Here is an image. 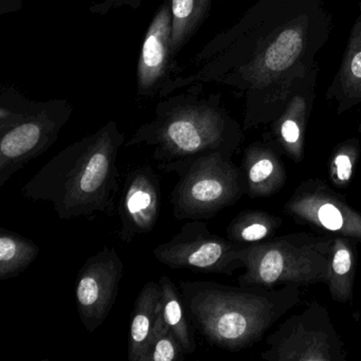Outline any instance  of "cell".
I'll return each mask as SVG.
<instances>
[{
  "instance_id": "1",
  "label": "cell",
  "mask_w": 361,
  "mask_h": 361,
  "mask_svg": "<svg viewBox=\"0 0 361 361\" xmlns=\"http://www.w3.org/2000/svg\"><path fill=\"white\" fill-rule=\"evenodd\" d=\"M331 30L322 0H257L194 56L197 71L176 78L164 98L193 84H221L244 98L245 132L270 126L318 67Z\"/></svg>"
},
{
  "instance_id": "2",
  "label": "cell",
  "mask_w": 361,
  "mask_h": 361,
  "mask_svg": "<svg viewBox=\"0 0 361 361\" xmlns=\"http://www.w3.org/2000/svg\"><path fill=\"white\" fill-rule=\"evenodd\" d=\"M126 135L117 122L75 141L51 158L22 188L32 202H50L60 219L114 216L119 191L117 160Z\"/></svg>"
},
{
  "instance_id": "3",
  "label": "cell",
  "mask_w": 361,
  "mask_h": 361,
  "mask_svg": "<svg viewBox=\"0 0 361 361\" xmlns=\"http://www.w3.org/2000/svg\"><path fill=\"white\" fill-rule=\"evenodd\" d=\"M178 287L198 333L211 345L231 352L259 342L276 321L301 303L303 293L293 284L268 288L180 281Z\"/></svg>"
},
{
  "instance_id": "4",
  "label": "cell",
  "mask_w": 361,
  "mask_h": 361,
  "mask_svg": "<svg viewBox=\"0 0 361 361\" xmlns=\"http://www.w3.org/2000/svg\"><path fill=\"white\" fill-rule=\"evenodd\" d=\"M202 85L193 84L159 101L155 118L139 126L126 147H154L157 162L213 152L233 155L244 140V128L224 107L221 96L204 94Z\"/></svg>"
},
{
  "instance_id": "5",
  "label": "cell",
  "mask_w": 361,
  "mask_h": 361,
  "mask_svg": "<svg viewBox=\"0 0 361 361\" xmlns=\"http://www.w3.org/2000/svg\"><path fill=\"white\" fill-rule=\"evenodd\" d=\"M65 99L33 101L12 85L0 90V188L58 141L73 116Z\"/></svg>"
},
{
  "instance_id": "6",
  "label": "cell",
  "mask_w": 361,
  "mask_h": 361,
  "mask_svg": "<svg viewBox=\"0 0 361 361\" xmlns=\"http://www.w3.org/2000/svg\"><path fill=\"white\" fill-rule=\"evenodd\" d=\"M334 238L288 233L244 246L240 286L314 285L329 281Z\"/></svg>"
},
{
  "instance_id": "7",
  "label": "cell",
  "mask_w": 361,
  "mask_h": 361,
  "mask_svg": "<svg viewBox=\"0 0 361 361\" xmlns=\"http://www.w3.org/2000/svg\"><path fill=\"white\" fill-rule=\"evenodd\" d=\"M157 166L178 176L170 195L173 216L178 221L213 219L247 194L242 168L232 156L219 152L157 162Z\"/></svg>"
},
{
  "instance_id": "8",
  "label": "cell",
  "mask_w": 361,
  "mask_h": 361,
  "mask_svg": "<svg viewBox=\"0 0 361 361\" xmlns=\"http://www.w3.org/2000/svg\"><path fill=\"white\" fill-rule=\"evenodd\" d=\"M267 361H345V345L326 307L312 302L287 318L266 339Z\"/></svg>"
},
{
  "instance_id": "9",
  "label": "cell",
  "mask_w": 361,
  "mask_h": 361,
  "mask_svg": "<svg viewBox=\"0 0 361 361\" xmlns=\"http://www.w3.org/2000/svg\"><path fill=\"white\" fill-rule=\"evenodd\" d=\"M244 246L210 232L202 221H190L170 240L158 245L154 257L172 269L231 276L244 268Z\"/></svg>"
},
{
  "instance_id": "10",
  "label": "cell",
  "mask_w": 361,
  "mask_h": 361,
  "mask_svg": "<svg viewBox=\"0 0 361 361\" xmlns=\"http://www.w3.org/2000/svg\"><path fill=\"white\" fill-rule=\"evenodd\" d=\"M284 212L297 224L361 240V213L321 179L300 183L285 204Z\"/></svg>"
},
{
  "instance_id": "11",
  "label": "cell",
  "mask_w": 361,
  "mask_h": 361,
  "mask_svg": "<svg viewBox=\"0 0 361 361\" xmlns=\"http://www.w3.org/2000/svg\"><path fill=\"white\" fill-rule=\"evenodd\" d=\"M123 276V262L115 248L104 246L88 257L75 281V301L86 331H97L111 314Z\"/></svg>"
},
{
  "instance_id": "12",
  "label": "cell",
  "mask_w": 361,
  "mask_h": 361,
  "mask_svg": "<svg viewBox=\"0 0 361 361\" xmlns=\"http://www.w3.org/2000/svg\"><path fill=\"white\" fill-rule=\"evenodd\" d=\"M172 14L170 0H164L143 37L136 67V94L139 99L164 98V92L183 68L173 56Z\"/></svg>"
},
{
  "instance_id": "13",
  "label": "cell",
  "mask_w": 361,
  "mask_h": 361,
  "mask_svg": "<svg viewBox=\"0 0 361 361\" xmlns=\"http://www.w3.org/2000/svg\"><path fill=\"white\" fill-rule=\"evenodd\" d=\"M161 210V187L151 166L134 169L126 175L117 212L120 219L119 236L130 244L136 236L153 231Z\"/></svg>"
},
{
  "instance_id": "14",
  "label": "cell",
  "mask_w": 361,
  "mask_h": 361,
  "mask_svg": "<svg viewBox=\"0 0 361 361\" xmlns=\"http://www.w3.org/2000/svg\"><path fill=\"white\" fill-rule=\"evenodd\" d=\"M319 68L316 67L293 92L284 111L270 124L268 140L295 164L304 159L306 128L316 98Z\"/></svg>"
},
{
  "instance_id": "15",
  "label": "cell",
  "mask_w": 361,
  "mask_h": 361,
  "mask_svg": "<svg viewBox=\"0 0 361 361\" xmlns=\"http://www.w3.org/2000/svg\"><path fill=\"white\" fill-rule=\"evenodd\" d=\"M240 168L249 197H269L286 185V168L271 141H259L247 147Z\"/></svg>"
},
{
  "instance_id": "16",
  "label": "cell",
  "mask_w": 361,
  "mask_h": 361,
  "mask_svg": "<svg viewBox=\"0 0 361 361\" xmlns=\"http://www.w3.org/2000/svg\"><path fill=\"white\" fill-rule=\"evenodd\" d=\"M325 98L336 103L338 115H343L361 103V0H358V14L350 29L341 64Z\"/></svg>"
},
{
  "instance_id": "17",
  "label": "cell",
  "mask_w": 361,
  "mask_h": 361,
  "mask_svg": "<svg viewBox=\"0 0 361 361\" xmlns=\"http://www.w3.org/2000/svg\"><path fill=\"white\" fill-rule=\"evenodd\" d=\"M161 314L159 283L149 282L135 300L128 339V359L147 361L149 345Z\"/></svg>"
},
{
  "instance_id": "18",
  "label": "cell",
  "mask_w": 361,
  "mask_h": 361,
  "mask_svg": "<svg viewBox=\"0 0 361 361\" xmlns=\"http://www.w3.org/2000/svg\"><path fill=\"white\" fill-rule=\"evenodd\" d=\"M356 257L353 238L336 236L331 248L329 286L331 300L338 303H348L354 295Z\"/></svg>"
},
{
  "instance_id": "19",
  "label": "cell",
  "mask_w": 361,
  "mask_h": 361,
  "mask_svg": "<svg viewBox=\"0 0 361 361\" xmlns=\"http://www.w3.org/2000/svg\"><path fill=\"white\" fill-rule=\"evenodd\" d=\"M213 0H170L172 14L171 50L175 59L193 39L210 14Z\"/></svg>"
},
{
  "instance_id": "20",
  "label": "cell",
  "mask_w": 361,
  "mask_h": 361,
  "mask_svg": "<svg viewBox=\"0 0 361 361\" xmlns=\"http://www.w3.org/2000/svg\"><path fill=\"white\" fill-rule=\"evenodd\" d=\"M161 290V312L164 322L174 334L185 354L195 352L196 342L191 331V320L185 308L180 289L168 276L159 278Z\"/></svg>"
},
{
  "instance_id": "21",
  "label": "cell",
  "mask_w": 361,
  "mask_h": 361,
  "mask_svg": "<svg viewBox=\"0 0 361 361\" xmlns=\"http://www.w3.org/2000/svg\"><path fill=\"white\" fill-rule=\"evenodd\" d=\"M39 255V247L20 233L0 229V280L22 274Z\"/></svg>"
},
{
  "instance_id": "22",
  "label": "cell",
  "mask_w": 361,
  "mask_h": 361,
  "mask_svg": "<svg viewBox=\"0 0 361 361\" xmlns=\"http://www.w3.org/2000/svg\"><path fill=\"white\" fill-rule=\"evenodd\" d=\"M281 217L259 210H246L236 215L228 225L226 233L235 244L242 246L263 242L280 229Z\"/></svg>"
},
{
  "instance_id": "23",
  "label": "cell",
  "mask_w": 361,
  "mask_h": 361,
  "mask_svg": "<svg viewBox=\"0 0 361 361\" xmlns=\"http://www.w3.org/2000/svg\"><path fill=\"white\" fill-rule=\"evenodd\" d=\"M360 157V141L350 138L334 149L329 164V175L331 183L338 188L348 187L355 168Z\"/></svg>"
},
{
  "instance_id": "24",
  "label": "cell",
  "mask_w": 361,
  "mask_h": 361,
  "mask_svg": "<svg viewBox=\"0 0 361 361\" xmlns=\"http://www.w3.org/2000/svg\"><path fill=\"white\" fill-rule=\"evenodd\" d=\"M185 355L183 346L164 322L161 312L149 345L147 361L183 360Z\"/></svg>"
},
{
  "instance_id": "25",
  "label": "cell",
  "mask_w": 361,
  "mask_h": 361,
  "mask_svg": "<svg viewBox=\"0 0 361 361\" xmlns=\"http://www.w3.org/2000/svg\"><path fill=\"white\" fill-rule=\"evenodd\" d=\"M143 0H101L99 3L90 6V13L97 16H106L114 10L121 8H130L132 10H138L142 5Z\"/></svg>"
},
{
  "instance_id": "26",
  "label": "cell",
  "mask_w": 361,
  "mask_h": 361,
  "mask_svg": "<svg viewBox=\"0 0 361 361\" xmlns=\"http://www.w3.org/2000/svg\"><path fill=\"white\" fill-rule=\"evenodd\" d=\"M25 0H0V14L5 16L11 12H16L22 8Z\"/></svg>"
},
{
  "instance_id": "27",
  "label": "cell",
  "mask_w": 361,
  "mask_h": 361,
  "mask_svg": "<svg viewBox=\"0 0 361 361\" xmlns=\"http://www.w3.org/2000/svg\"><path fill=\"white\" fill-rule=\"evenodd\" d=\"M359 106H360V109H361V103H360V104H359Z\"/></svg>"
}]
</instances>
